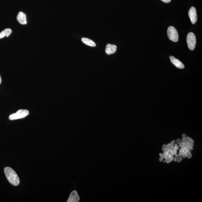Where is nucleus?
<instances>
[{
	"instance_id": "6ab92c4d",
	"label": "nucleus",
	"mask_w": 202,
	"mask_h": 202,
	"mask_svg": "<svg viewBox=\"0 0 202 202\" xmlns=\"http://www.w3.org/2000/svg\"><path fill=\"white\" fill-rule=\"evenodd\" d=\"M182 137L183 138H185V137H186V135L185 134H182Z\"/></svg>"
},
{
	"instance_id": "393cba45",
	"label": "nucleus",
	"mask_w": 202,
	"mask_h": 202,
	"mask_svg": "<svg viewBox=\"0 0 202 202\" xmlns=\"http://www.w3.org/2000/svg\"><path fill=\"white\" fill-rule=\"evenodd\" d=\"M178 156H179V155H178V154H176V157H178Z\"/></svg>"
},
{
	"instance_id": "aec40b11",
	"label": "nucleus",
	"mask_w": 202,
	"mask_h": 202,
	"mask_svg": "<svg viewBox=\"0 0 202 202\" xmlns=\"http://www.w3.org/2000/svg\"><path fill=\"white\" fill-rule=\"evenodd\" d=\"M182 152H179V155L181 157L182 156Z\"/></svg>"
},
{
	"instance_id": "6e6552de",
	"label": "nucleus",
	"mask_w": 202,
	"mask_h": 202,
	"mask_svg": "<svg viewBox=\"0 0 202 202\" xmlns=\"http://www.w3.org/2000/svg\"><path fill=\"white\" fill-rule=\"evenodd\" d=\"M117 47L115 45L108 44L105 50V52L107 54L110 55L114 54L116 51Z\"/></svg>"
},
{
	"instance_id": "4be33fe9",
	"label": "nucleus",
	"mask_w": 202,
	"mask_h": 202,
	"mask_svg": "<svg viewBox=\"0 0 202 202\" xmlns=\"http://www.w3.org/2000/svg\"><path fill=\"white\" fill-rule=\"evenodd\" d=\"M1 82H2V79H1V75H0V84H1Z\"/></svg>"
},
{
	"instance_id": "0eeeda50",
	"label": "nucleus",
	"mask_w": 202,
	"mask_h": 202,
	"mask_svg": "<svg viewBox=\"0 0 202 202\" xmlns=\"http://www.w3.org/2000/svg\"><path fill=\"white\" fill-rule=\"evenodd\" d=\"M170 59L171 62L176 67L180 69H183L185 68V66L183 63L178 59L175 58L173 56H170Z\"/></svg>"
},
{
	"instance_id": "423d86ee",
	"label": "nucleus",
	"mask_w": 202,
	"mask_h": 202,
	"mask_svg": "<svg viewBox=\"0 0 202 202\" xmlns=\"http://www.w3.org/2000/svg\"><path fill=\"white\" fill-rule=\"evenodd\" d=\"M80 200V197L76 191H73L70 194L69 198L67 202H78Z\"/></svg>"
},
{
	"instance_id": "1a4fd4ad",
	"label": "nucleus",
	"mask_w": 202,
	"mask_h": 202,
	"mask_svg": "<svg viewBox=\"0 0 202 202\" xmlns=\"http://www.w3.org/2000/svg\"><path fill=\"white\" fill-rule=\"evenodd\" d=\"M17 19L18 22L21 24L25 25L27 23L26 15L22 12H20L19 13Z\"/></svg>"
},
{
	"instance_id": "4468645a",
	"label": "nucleus",
	"mask_w": 202,
	"mask_h": 202,
	"mask_svg": "<svg viewBox=\"0 0 202 202\" xmlns=\"http://www.w3.org/2000/svg\"><path fill=\"white\" fill-rule=\"evenodd\" d=\"M186 157H188V158H191L192 157V155L191 154H187L186 155Z\"/></svg>"
},
{
	"instance_id": "b1692460",
	"label": "nucleus",
	"mask_w": 202,
	"mask_h": 202,
	"mask_svg": "<svg viewBox=\"0 0 202 202\" xmlns=\"http://www.w3.org/2000/svg\"><path fill=\"white\" fill-rule=\"evenodd\" d=\"M174 161L175 162H176L177 161V159L175 158L174 160Z\"/></svg>"
},
{
	"instance_id": "bb28decb",
	"label": "nucleus",
	"mask_w": 202,
	"mask_h": 202,
	"mask_svg": "<svg viewBox=\"0 0 202 202\" xmlns=\"http://www.w3.org/2000/svg\"><path fill=\"white\" fill-rule=\"evenodd\" d=\"M162 155V154H161V153L160 154V156H161Z\"/></svg>"
},
{
	"instance_id": "a211bd4d",
	"label": "nucleus",
	"mask_w": 202,
	"mask_h": 202,
	"mask_svg": "<svg viewBox=\"0 0 202 202\" xmlns=\"http://www.w3.org/2000/svg\"><path fill=\"white\" fill-rule=\"evenodd\" d=\"M183 145V143L181 142L179 144V145L180 147H182Z\"/></svg>"
},
{
	"instance_id": "9b49d317",
	"label": "nucleus",
	"mask_w": 202,
	"mask_h": 202,
	"mask_svg": "<svg viewBox=\"0 0 202 202\" xmlns=\"http://www.w3.org/2000/svg\"><path fill=\"white\" fill-rule=\"evenodd\" d=\"M81 41L84 44L90 47H95L96 46V44L94 42L88 38H82Z\"/></svg>"
},
{
	"instance_id": "2eb2a0df",
	"label": "nucleus",
	"mask_w": 202,
	"mask_h": 202,
	"mask_svg": "<svg viewBox=\"0 0 202 202\" xmlns=\"http://www.w3.org/2000/svg\"><path fill=\"white\" fill-rule=\"evenodd\" d=\"M176 142L177 143V144H179L181 142V140L180 139H178L177 140Z\"/></svg>"
},
{
	"instance_id": "a878e982",
	"label": "nucleus",
	"mask_w": 202,
	"mask_h": 202,
	"mask_svg": "<svg viewBox=\"0 0 202 202\" xmlns=\"http://www.w3.org/2000/svg\"><path fill=\"white\" fill-rule=\"evenodd\" d=\"M177 146V144H175V145H174V147L176 146Z\"/></svg>"
},
{
	"instance_id": "5701e85b",
	"label": "nucleus",
	"mask_w": 202,
	"mask_h": 202,
	"mask_svg": "<svg viewBox=\"0 0 202 202\" xmlns=\"http://www.w3.org/2000/svg\"><path fill=\"white\" fill-rule=\"evenodd\" d=\"M172 143H175V140H174L173 141H172Z\"/></svg>"
},
{
	"instance_id": "412c9836",
	"label": "nucleus",
	"mask_w": 202,
	"mask_h": 202,
	"mask_svg": "<svg viewBox=\"0 0 202 202\" xmlns=\"http://www.w3.org/2000/svg\"><path fill=\"white\" fill-rule=\"evenodd\" d=\"M183 157L184 158H185L186 157V155H185V154H183V155H182Z\"/></svg>"
},
{
	"instance_id": "dca6fc26",
	"label": "nucleus",
	"mask_w": 202,
	"mask_h": 202,
	"mask_svg": "<svg viewBox=\"0 0 202 202\" xmlns=\"http://www.w3.org/2000/svg\"><path fill=\"white\" fill-rule=\"evenodd\" d=\"M174 148L176 150V151L179 149V147L177 146H176L174 147Z\"/></svg>"
},
{
	"instance_id": "7ed1b4c3",
	"label": "nucleus",
	"mask_w": 202,
	"mask_h": 202,
	"mask_svg": "<svg viewBox=\"0 0 202 202\" xmlns=\"http://www.w3.org/2000/svg\"><path fill=\"white\" fill-rule=\"evenodd\" d=\"M167 35L171 41L177 42L179 40V35L177 30L174 27L170 26L167 29Z\"/></svg>"
},
{
	"instance_id": "f3484780",
	"label": "nucleus",
	"mask_w": 202,
	"mask_h": 202,
	"mask_svg": "<svg viewBox=\"0 0 202 202\" xmlns=\"http://www.w3.org/2000/svg\"><path fill=\"white\" fill-rule=\"evenodd\" d=\"M161 157H160V158L159 160L161 162L162 161H163V159H164V158H163V157L162 156H161Z\"/></svg>"
},
{
	"instance_id": "20e7f679",
	"label": "nucleus",
	"mask_w": 202,
	"mask_h": 202,
	"mask_svg": "<svg viewBox=\"0 0 202 202\" xmlns=\"http://www.w3.org/2000/svg\"><path fill=\"white\" fill-rule=\"evenodd\" d=\"M187 42L189 48L191 50H194L195 48L196 38L195 35L192 32H190L187 36Z\"/></svg>"
},
{
	"instance_id": "9d476101",
	"label": "nucleus",
	"mask_w": 202,
	"mask_h": 202,
	"mask_svg": "<svg viewBox=\"0 0 202 202\" xmlns=\"http://www.w3.org/2000/svg\"><path fill=\"white\" fill-rule=\"evenodd\" d=\"M12 32V30L10 28H7L0 32V39L4 38V37H8L11 35Z\"/></svg>"
},
{
	"instance_id": "ddd939ff",
	"label": "nucleus",
	"mask_w": 202,
	"mask_h": 202,
	"mask_svg": "<svg viewBox=\"0 0 202 202\" xmlns=\"http://www.w3.org/2000/svg\"><path fill=\"white\" fill-rule=\"evenodd\" d=\"M163 2L167 3L170 2L171 0H161Z\"/></svg>"
},
{
	"instance_id": "f8f14e48",
	"label": "nucleus",
	"mask_w": 202,
	"mask_h": 202,
	"mask_svg": "<svg viewBox=\"0 0 202 202\" xmlns=\"http://www.w3.org/2000/svg\"><path fill=\"white\" fill-rule=\"evenodd\" d=\"M182 157H181L180 156V157H178V158L177 159V162L178 163L180 162L181 161H182Z\"/></svg>"
},
{
	"instance_id": "39448f33",
	"label": "nucleus",
	"mask_w": 202,
	"mask_h": 202,
	"mask_svg": "<svg viewBox=\"0 0 202 202\" xmlns=\"http://www.w3.org/2000/svg\"><path fill=\"white\" fill-rule=\"evenodd\" d=\"M190 20L192 24H195L197 20V10L194 7H191L188 12Z\"/></svg>"
},
{
	"instance_id": "f257e3e1",
	"label": "nucleus",
	"mask_w": 202,
	"mask_h": 202,
	"mask_svg": "<svg viewBox=\"0 0 202 202\" xmlns=\"http://www.w3.org/2000/svg\"><path fill=\"white\" fill-rule=\"evenodd\" d=\"M4 173L10 183L14 186H17L20 184V180L15 171L11 168L6 167L4 170Z\"/></svg>"
},
{
	"instance_id": "f03ea898",
	"label": "nucleus",
	"mask_w": 202,
	"mask_h": 202,
	"mask_svg": "<svg viewBox=\"0 0 202 202\" xmlns=\"http://www.w3.org/2000/svg\"><path fill=\"white\" fill-rule=\"evenodd\" d=\"M29 114V111L27 109H20L15 113L10 115L9 119L10 120L20 119L25 118Z\"/></svg>"
}]
</instances>
